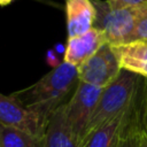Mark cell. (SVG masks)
Returning a JSON list of instances; mask_svg holds the SVG:
<instances>
[{
  "mask_svg": "<svg viewBox=\"0 0 147 147\" xmlns=\"http://www.w3.org/2000/svg\"><path fill=\"white\" fill-rule=\"evenodd\" d=\"M77 67L62 61L37 83L11 94L25 108L48 122L52 114L64 102L78 84Z\"/></svg>",
  "mask_w": 147,
  "mask_h": 147,
  "instance_id": "1",
  "label": "cell"
},
{
  "mask_svg": "<svg viewBox=\"0 0 147 147\" xmlns=\"http://www.w3.org/2000/svg\"><path fill=\"white\" fill-rule=\"evenodd\" d=\"M140 119H141V131L147 137V79L145 78H144V85H142Z\"/></svg>",
  "mask_w": 147,
  "mask_h": 147,
  "instance_id": "15",
  "label": "cell"
},
{
  "mask_svg": "<svg viewBox=\"0 0 147 147\" xmlns=\"http://www.w3.org/2000/svg\"><path fill=\"white\" fill-rule=\"evenodd\" d=\"M0 124L44 138L48 122L37 113L25 108L13 94L5 95L0 92Z\"/></svg>",
  "mask_w": 147,
  "mask_h": 147,
  "instance_id": "6",
  "label": "cell"
},
{
  "mask_svg": "<svg viewBox=\"0 0 147 147\" xmlns=\"http://www.w3.org/2000/svg\"><path fill=\"white\" fill-rule=\"evenodd\" d=\"M68 38L83 34L94 26L95 7L92 0H64Z\"/></svg>",
  "mask_w": 147,
  "mask_h": 147,
  "instance_id": "9",
  "label": "cell"
},
{
  "mask_svg": "<svg viewBox=\"0 0 147 147\" xmlns=\"http://www.w3.org/2000/svg\"><path fill=\"white\" fill-rule=\"evenodd\" d=\"M141 133V127L131 122L127 126V131L123 138V140L121 141L118 147H138V141H139V137Z\"/></svg>",
  "mask_w": 147,
  "mask_h": 147,
  "instance_id": "14",
  "label": "cell"
},
{
  "mask_svg": "<svg viewBox=\"0 0 147 147\" xmlns=\"http://www.w3.org/2000/svg\"><path fill=\"white\" fill-rule=\"evenodd\" d=\"M92 2L96 11L93 28L101 30L108 44L113 46L129 42L139 17L141 6L114 9L110 8L105 0H92Z\"/></svg>",
  "mask_w": 147,
  "mask_h": 147,
  "instance_id": "3",
  "label": "cell"
},
{
  "mask_svg": "<svg viewBox=\"0 0 147 147\" xmlns=\"http://www.w3.org/2000/svg\"><path fill=\"white\" fill-rule=\"evenodd\" d=\"M138 147H147V137L144 134V132H142V131H141V133H140V137H139Z\"/></svg>",
  "mask_w": 147,
  "mask_h": 147,
  "instance_id": "18",
  "label": "cell"
},
{
  "mask_svg": "<svg viewBox=\"0 0 147 147\" xmlns=\"http://www.w3.org/2000/svg\"><path fill=\"white\" fill-rule=\"evenodd\" d=\"M113 49L122 70L133 72L147 79V41H131L115 45Z\"/></svg>",
  "mask_w": 147,
  "mask_h": 147,
  "instance_id": "11",
  "label": "cell"
},
{
  "mask_svg": "<svg viewBox=\"0 0 147 147\" xmlns=\"http://www.w3.org/2000/svg\"><path fill=\"white\" fill-rule=\"evenodd\" d=\"M44 138L0 124V147H42Z\"/></svg>",
  "mask_w": 147,
  "mask_h": 147,
  "instance_id": "12",
  "label": "cell"
},
{
  "mask_svg": "<svg viewBox=\"0 0 147 147\" xmlns=\"http://www.w3.org/2000/svg\"><path fill=\"white\" fill-rule=\"evenodd\" d=\"M142 77L122 70L114 82L103 87L93 115L86 126L85 137L129 109L142 85Z\"/></svg>",
  "mask_w": 147,
  "mask_h": 147,
  "instance_id": "2",
  "label": "cell"
},
{
  "mask_svg": "<svg viewBox=\"0 0 147 147\" xmlns=\"http://www.w3.org/2000/svg\"><path fill=\"white\" fill-rule=\"evenodd\" d=\"M122 71L113 46L106 42L96 53L77 67L78 79L94 86L106 87Z\"/></svg>",
  "mask_w": 147,
  "mask_h": 147,
  "instance_id": "5",
  "label": "cell"
},
{
  "mask_svg": "<svg viewBox=\"0 0 147 147\" xmlns=\"http://www.w3.org/2000/svg\"><path fill=\"white\" fill-rule=\"evenodd\" d=\"M15 0H0V7H6L8 5H10L11 2H14Z\"/></svg>",
  "mask_w": 147,
  "mask_h": 147,
  "instance_id": "19",
  "label": "cell"
},
{
  "mask_svg": "<svg viewBox=\"0 0 147 147\" xmlns=\"http://www.w3.org/2000/svg\"><path fill=\"white\" fill-rule=\"evenodd\" d=\"M47 63H48L49 65H52L53 68L57 67V65L61 63L60 60H59L57 56H56V53H54V51H52V49H49V51L47 52Z\"/></svg>",
  "mask_w": 147,
  "mask_h": 147,
  "instance_id": "17",
  "label": "cell"
},
{
  "mask_svg": "<svg viewBox=\"0 0 147 147\" xmlns=\"http://www.w3.org/2000/svg\"><path fill=\"white\" fill-rule=\"evenodd\" d=\"M102 90V87L78 82L69 101L64 103L67 122L78 140L79 147L85 137L86 126L93 115Z\"/></svg>",
  "mask_w": 147,
  "mask_h": 147,
  "instance_id": "4",
  "label": "cell"
},
{
  "mask_svg": "<svg viewBox=\"0 0 147 147\" xmlns=\"http://www.w3.org/2000/svg\"><path fill=\"white\" fill-rule=\"evenodd\" d=\"M134 100L129 109L88 133L82 141L80 147H118L127 131Z\"/></svg>",
  "mask_w": 147,
  "mask_h": 147,
  "instance_id": "7",
  "label": "cell"
},
{
  "mask_svg": "<svg viewBox=\"0 0 147 147\" xmlns=\"http://www.w3.org/2000/svg\"><path fill=\"white\" fill-rule=\"evenodd\" d=\"M42 147H79V142L67 122L64 103L49 117L44 134Z\"/></svg>",
  "mask_w": 147,
  "mask_h": 147,
  "instance_id": "10",
  "label": "cell"
},
{
  "mask_svg": "<svg viewBox=\"0 0 147 147\" xmlns=\"http://www.w3.org/2000/svg\"><path fill=\"white\" fill-rule=\"evenodd\" d=\"M106 42L108 41L105 33L96 28H92L83 34L68 38L63 61L75 67H79L83 62L96 53Z\"/></svg>",
  "mask_w": 147,
  "mask_h": 147,
  "instance_id": "8",
  "label": "cell"
},
{
  "mask_svg": "<svg viewBox=\"0 0 147 147\" xmlns=\"http://www.w3.org/2000/svg\"><path fill=\"white\" fill-rule=\"evenodd\" d=\"M110 8H130V7H139L147 3V0H105Z\"/></svg>",
  "mask_w": 147,
  "mask_h": 147,
  "instance_id": "16",
  "label": "cell"
},
{
  "mask_svg": "<svg viewBox=\"0 0 147 147\" xmlns=\"http://www.w3.org/2000/svg\"><path fill=\"white\" fill-rule=\"evenodd\" d=\"M131 41H147V3L141 6L139 17L129 42Z\"/></svg>",
  "mask_w": 147,
  "mask_h": 147,
  "instance_id": "13",
  "label": "cell"
}]
</instances>
